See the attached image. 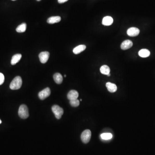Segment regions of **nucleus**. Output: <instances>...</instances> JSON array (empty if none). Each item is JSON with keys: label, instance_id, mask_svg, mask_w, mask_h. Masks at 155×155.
Here are the masks:
<instances>
[{"label": "nucleus", "instance_id": "obj_14", "mask_svg": "<svg viewBox=\"0 0 155 155\" xmlns=\"http://www.w3.org/2000/svg\"><path fill=\"white\" fill-rule=\"evenodd\" d=\"M22 55L21 54H16L13 56L11 60V64L12 65L16 64L21 60Z\"/></svg>", "mask_w": 155, "mask_h": 155}, {"label": "nucleus", "instance_id": "obj_24", "mask_svg": "<svg viewBox=\"0 0 155 155\" xmlns=\"http://www.w3.org/2000/svg\"><path fill=\"white\" fill-rule=\"evenodd\" d=\"M1 122H2V121H1V120L0 119V124H1Z\"/></svg>", "mask_w": 155, "mask_h": 155}, {"label": "nucleus", "instance_id": "obj_27", "mask_svg": "<svg viewBox=\"0 0 155 155\" xmlns=\"http://www.w3.org/2000/svg\"><path fill=\"white\" fill-rule=\"evenodd\" d=\"M12 1H16V0H12Z\"/></svg>", "mask_w": 155, "mask_h": 155}, {"label": "nucleus", "instance_id": "obj_4", "mask_svg": "<svg viewBox=\"0 0 155 155\" xmlns=\"http://www.w3.org/2000/svg\"><path fill=\"white\" fill-rule=\"evenodd\" d=\"M91 136V132L90 130H85L81 134V140L85 144H87L90 140Z\"/></svg>", "mask_w": 155, "mask_h": 155}, {"label": "nucleus", "instance_id": "obj_23", "mask_svg": "<svg viewBox=\"0 0 155 155\" xmlns=\"http://www.w3.org/2000/svg\"><path fill=\"white\" fill-rule=\"evenodd\" d=\"M107 76H110V73H109V74H108V75H107Z\"/></svg>", "mask_w": 155, "mask_h": 155}, {"label": "nucleus", "instance_id": "obj_20", "mask_svg": "<svg viewBox=\"0 0 155 155\" xmlns=\"http://www.w3.org/2000/svg\"><path fill=\"white\" fill-rule=\"evenodd\" d=\"M69 103H70V105L73 107H77L80 104V102L78 99L70 100Z\"/></svg>", "mask_w": 155, "mask_h": 155}, {"label": "nucleus", "instance_id": "obj_13", "mask_svg": "<svg viewBox=\"0 0 155 155\" xmlns=\"http://www.w3.org/2000/svg\"><path fill=\"white\" fill-rule=\"evenodd\" d=\"M86 48V46L85 45L81 44V45H79L76 47L74 48L73 50V52L74 54H78L85 50Z\"/></svg>", "mask_w": 155, "mask_h": 155}, {"label": "nucleus", "instance_id": "obj_18", "mask_svg": "<svg viewBox=\"0 0 155 155\" xmlns=\"http://www.w3.org/2000/svg\"><path fill=\"white\" fill-rule=\"evenodd\" d=\"M26 26L27 25H26V23H23L16 28V31L19 33H24L26 30Z\"/></svg>", "mask_w": 155, "mask_h": 155}, {"label": "nucleus", "instance_id": "obj_10", "mask_svg": "<svg viewBox=\"0 0 155 155\" xmlns=\"http://www.w3.org/2000/svg\"><path fill=\"white\" fill-rule=\"evenodd\" d=\"M113 22V18L109 16H105L103 18L102 20V24L103 25L109 26L111 25Z\"/></svg>", "mask_w": 155, "mask_h": 155}, {"label": "nucleus", "instance_id": "obj_11", "mask_svg": "<svg viewBox=\"0 0 155 155\" xmlns=\"http://www.w3.org/2000/svg\"><path fill=\"white\" fill-rule=\"evenodd\" d=\"M106 87L108 91L111 93L115 92L117 90V87L115 84L109 82L106 83Z\"/></svg>", "mask_w": 155, "mask_h": 155}, {"label": "nucleus", "instance_id": "obj_16", "mask_svg": "<svg viewBox=\"0 0 155 155\" xmlns=\"http://www.w3.org/2000/svg\"><path fill=\"white\" fill-rule=\"evenodd\" d=\"M138 54L140 57L143 58H146L150 56V51L147 49H143L139 51Z\"/></svg>", "mask_w": 155, "mask_h": 155}, {"label": "nucleus", "instance_id": "obj_1", "mask_svg": "<svg viewBox=\"0 0 155 155\" xmlns=\"http://www.w3.org/2000/svg\"><path fill=\"white\" fill-rule=\"evenodd\" d=\"M22 85V79L20 76H16L13 79L10 85L11 90H18L20 88Z\"/></svg>", "mask_w": 155, "mask_h": 155}, {"label": "nucleus", "instance_id": "obj_25", "mask_svg": "<svg viewBox=\"0 0 155 155\" xmlns=\"http://www.w3.org/2000/svg\"><path fill=\"white\" fill-rule=\"evenodd\" d=\"M64 77H66V75H64Z\"/></svg>", "mask_w": 155, "mask_h": 155}, {"label": "nucleus", "instance_id": "obj_21", "mask_svg": "<svg viewBox=\"0 0 155 155\" xmlns=\"http://www.w3.org/2000/svg\"><path fill=\"white\" fill-rule=\"evenodd\" d=\"M4 81V77L2 73H0V85H1L3 84Z\"/></svg>", "mask_w": 155, "mask_h": 155}, {"label": "nucleus", "instance_id": "obj_19", "mask_svg": "<svg viewBox=\"0 0 155 155\" xmlns=\"http://www.w3.org/2000/svg\"><path fill=\"white\" fill-rule=\"evenodd\" d=\"M100 137H101L102 139H103V140H110V139H111L112 137H113V135L111 133H106L102 134L100 135Z\"/></svg>", "mask_w": 155, "mask_h": 155}, {"label": "nucleus", "instance_id": "obj_9", "mask_svg": "<svg viewBox=\"0 0 155 155\" xmlns=\"http://www.w3.org/2000/svg\"><path fill=\"white\" fill-rule=\"evenodd\" d=\"M79 95V93L76 91H70L67 94L68 99L70 100L77 99Z\"/></svg>", "mask_w": 155, "mask_h": 155}, {"label": "nucleus", "instance_id": "obj_17", "mask_svg": "<svg viewBox=\"0 0 155 155\" xmlns=\"http://www.w3.org/2000/svg\"><path fill=\"white\" fill-rule=\"evenodd\" d=\"M100 71L102 74L107 75L110 73V68L107 65H103L100 67Z\"/></svg>", "mask_w": 155, "mask_h": 155}, {"label": "nucleus", "instance_id": "obj_15", "mask_svg": "<svg viewBox=\"0 0 155 155\" xmlns=\"http://www.w3.org/2000/svg\"><path fill=\"white\" fill-rule=\"evenodd\" d=\"M54 79L55 82L56 84H61L63 81V78L62 75L59 73H56L54 75Z\"/></svg>", "mask_w": 155, "mask_h": 155}, {"label": "nucleus", "instance_id": "obj_12", "mask_svg": "<svg viewBox=\"0 0 155 155\" xmlns=\"http://www.w3.org/2000/svg\"><path fill=\"white\" fill-rule=\"evenodd\" d=\"M61 20V18L60 16H51L48 19L47 22L49 24H54L56 23H59L60 21Z\"/></svg>", "mask_w": 155, "mask_h": 155}, {"label": "nucleus", "instance_id": "obj_8", "mask_svg": "<svg viewBox=\"0 0 155 155\" xmlns=\"http://www.w3.org/2000/svg\"><path fill=\"white\" fill-rule=\"evenodd\" d=\"M133 46V42L131 41L127 40L124 41L121 45V48L123 50H126L131 48Z\"/></svg>", "mask_w": 155, "mask_h": 155}, {"label": "nucleus", "instance_id": "obj_6", "mask_svg": "<svg viewBox=\"0 0 155 155\" xmlns=\"http://www.w3.org/2000/svg\"><path fill=\"white\" fill-rule=\"evenodd\" d=\"M50 56V53L48 51H44L39 54V58L42 63H45L48 61Z\"/></svg>", "mask_w": 155, "mask_h": 155}, {"label": "nucleus", "instance_id": "obj_2", "mask_svg": "<svg viewBox=\"0 0 155 155\" xmlns=\"http://www.w3.org/2000/svg\"><path fill=\"white\" fill-rule=\"evenodd\" d=\"M18 114L21 119H26L29 117V110L25 105H22L19 108Z\"/></svg>", "mask_w": 155, "mask_h": 155}, {"label": "nucleus", "instance_id": "obj_5", "mask_svg": "<svg viewBox=\"0 0 155 155\" xmlns=\"http://www.w3.org/2000/svg\"><path fill=\"white\" fill-rule=\"evenodd\" d=\"M51 91L49 88H47L38 93V97L41 100H43L48 98L50 95Z\"/></svg>", "mask_w": 155, "mask_h": 155}, {"label": "nucleus", "instance_id": "obj_22", "mask_svg": "<svg viewBox=\"0 0 155 155\" xmlns=\"http://www.w3.org/2000/svg\"><path fill=\"white\" fill-rule=\"evenodd\" d=\"M68 0H58V2L60 3V4H62V3H64L66 2V1H67Z\"/></svg>", "mask_w": 155, "mask_h": 155}, {"label": "nucleus", "instance_id": "obj_3", "mask_svg": "<svg viewBox=\"0 0 155 155\" xmlns=\"http://www.w3.org/2000/svg\"><path fill=\"white\" fill-rule=\"evenodd\" d=\"M52 110L57 119H60L64 113L63 108L58 105H54L52 107Z\"/></svg>", "mask_w": 155, "mask_h": 155}, {"label": "nucleus", "instance_id": "obj_26", "mask_svg": "<svg viewBox=\"0 0 155 155\" xmlns=\"http://www.w3.org/2000/svg\"><path fill=\"white\" fill-rule=\"evenodd\" d=\"M37 1H41V0H37Z\"/></svg>", "mask_w": 155, "mask_h": 155}, {"label": "nucleus", "instance_id": "obj_7", "mask_svg": "<svg viewBox=\"0 0 155 155\" xmlns=\"http://www.w3.org/2000/svg\"><path fill=\"white\" fill-rule=\"evenodd\" d=\"M127 33L129 36H137L140 33V30L137 28L131 27L128 29Z\"/></svg>", "mask_w": 155, "mask_h": 155}]
</instances>
